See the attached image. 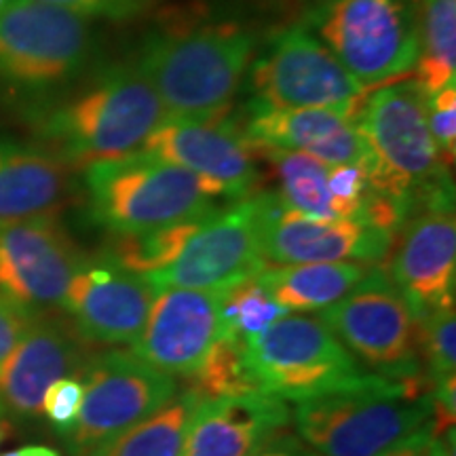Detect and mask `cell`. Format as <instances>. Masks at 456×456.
Listing matches in <instances>:
<instances>
[{"mask_svg":"<svg viewBox=\"0 0 456 456\" xmlns=\"http://www.w3.org/2000/svg\"><path fill=\"white\" fill-rule=\"evenodd\" d=\"M258 38L235 20L186 17L151 30L135 68L144 74L167 118L218 123L235 100Z\"/></svg>","mask_w":456,"mask_h":456,"instance_id":"6da1fadb","label":"cell"},{"mask_svg":"<svg viewBox=\"0 0 456 456\" xmlns=\"http://www.w3.org/2000/svg\"><path fill=\"white\" fill-rule=\"evenodd\" d=\"M294 425L319 456H383L419 433L436 431V406L427 380L368 372L298 402Z\"/></svg>","mask_w":456,"mask_h":456,"instance_id":"7a4b0ae2","label":"cell"},{"mask_svg":"<svg viewBox=\"0 0 456 456\" xmlns=\"http://www.w3.org/2000/svg\"><path fill=\"white\" fill-rule=\"evenodd\" d=\"M357 129L368 146L363 169L370 191L399 205L408 220L431 205H452L448 165L431 135L427 98L416 83L370 95L357 114Z\"/></svg>","mask_w":456,"mask_h":456,"instance_id":"3957f363","label":"cell"},{"mask_svg":"<svg viewBox=\"0 0 456 456\" xmlns=\"http://www.w3.org/2000/svg\"><path fill=\"white\" fill-rule=\"evenodd\" d=\"M89 214L110 235L144 232L218 212V182L144 152L85 165Z\"/></svg>","mask_w":456,"mask_h":456,"instance_id":"277c9868","label":"cell"},{"mask_svg":"<svg viewBox=\"0 0 456 456\" xmlns=\"http://www.w3.org/2000/svg\"><path fill=\"white\" fill-rule=\"evenodd\" d=\"M167 114L135 66L104 68L87 87L45 114L43 138L68 165H87L138 152Z\"/></svg>","mask_w":456,"mask_h":456,"instance_id":"5b68a950","label":"cell"},{"mask_svg":"<svg viewBox=\"0 0 456 456\" xmlns=\"http://www.w3.org/2000/svg\"><path fill=\"white\" fill-rule=\"evenodd\" d=\"M306 20L363 89L414 70L419 60V17L406 0H317Z\"/></svg>","mask_w":456,"mask_h":456,"instance_id":"8992f818","label":"cell"},{"mask_svg":"<svg viewBox=\"0 0 456 456\" xmlns=\"http://www.w3.org/2000/svg\"><path fill=\"white\" fill-rule=\"evenodd\" d=\"M94 55L87 20L41 0L0 7V81L41 94L77 78Z\"/></svg>","mask_w":456,"mask_h":456,"instance_id":"52a82bcc","label":"cell"},{"mask_svg":"<svg viewBox=\"0 0 456 456\" xmlns=\"http://www.w3.org/2000/svg\"><path fill=\"white\" fill-rule=\"evenodd\" d=\"M245 359L260 393L296 403L368 374L319 317H281L245 342Z\"/></svg>","mask_w":456,"mask_h":456,"instance_id":"ba28073f","label":"cell"},{"mask_svg":"<svg viewBox=\"0 0 456 456\" xmlns=\"http://www.w3.org/2000/svg\"><path fill=\"white\" fill-rule=\"evenodd\" d=\"M83 383L81 412L64 444L70 456H87L100 444L142 423L178 393L174 376L152 368L134 351L91 353L77 376Z\"/></svg>","mask_w":456,"mask_h":456,"instance_id":"9c48e42d","label":"cell"},{"mask_svg":"<svg viewBox=\"0 0 456 456\" xmlns=\"http://www.w3.org/2000/svg\"><path fill=\"white\" fill-rule=\"evenodd\" d=\"M275 192H260L209 216L188 239L178 258L163 271L146 275L157 289H231L252 281L269 266L262 237Z\"/></svg>","mask_w":456,"mask_h":456,"instance_id":"30bf717a","label":"cell"},{"mask_svg":"<svg viewBox=\"0 0 456 456\" xmlns=\"http://www.w3.org/2000/svg\"><path fill=\"white\" fill-rule=\"evenodd\" d=\"M319 319L374 374L391 380H425L414 315L385 271L370 269Z\"/></svg>","mask_w":456,"mask_h":456,"instance_id":"8fae6325","label":"cell"},{"mask_svg":"<svg viewBox=\"0 0 456 456\" xmlns=\"http://www.w3.org/2000/svg\"><path fill=\"white\" fill-rule=\"evenodd\" d=\"M249 87L256 102L271 108H338L362 106L363 87L346 72L309 28H281L252 61Z\"/></svg>","mask_w":456,"mask_h":456,"instance_id":"7c38bea8","label":"cell"},{"mask_svg":"<svg viewBox=\"0 0 456 456\" xmlns=\"http://www.w3.org/2000/svg\"><path fill=\"white\" fill-rule=\"evenodd\" d=\"M83 258L55 218L0 224V296L30 315L61 309Z\"/></svg>","mask_w":456,"mask_h":456,"instance_id":"4fadbf2b","label":"cell"},{"mask_svg":"<svg viewBox=\"0 0 456 456\" xmlns=\"http://www.w3.org/2000/svg\"><path fill=\"white\" fill-rule=\"evenodd\" d=\"M157 289L146 277L104 256L83 258L61 300V309L83 340L95 345H134L144 330Z\"/></svg>","mask_w":456,"mask_h":456,"instance_id":"5bb4252c","label":"cell"},{"mask_svg":"<svg viewBox=\"0 0 456 456\" xmlns=\"http://www.w3.org/2000/svg\"><path fill=\"white\" fill-rule=\"evenodd\" d=\"M226 289H159L134 353L169 376H192L220 336Z\"/></svg>","mask_w":456,"mask_h":456,"instance_id":"9a60e30c","label":"cell"},{"mask_svg":"<svg viewBox=\"0 0 456 456\" xmlns=\"http://www.w3.org/2000/svg\"><path fill=\"white\" fill-rule=\"evenodd\" d=\"M89 355L70 319L37 315L0 366V408L20 419L41 414L45 391L60 379H77Z\"/></svg>","mask_w":456,"mask_h":456,"instance_id":"2e32d148","label":"cell"},{"mask_svg":"<svg viewBox=\"0 0 456 456\" xmlns=\"http://www.w3.org/2000/svg\"><path fill=\"white\" fill-rule=\"evenodd\" d=\"M395 235L366 220H315L285 208L279 197L269 209L262 237L265 260L273 265L374 262L391 252Z\"/></svg>","mask_w":456,"mask_h":456,"instance_id":"e0dca14e","label":"cell"},{"mask_svg":"<svg viewBox=\"0 0 456 456\" xmlns=\"http://www.w3.org/2000/svg\"><path fill=\"white\" fill-rule=\"evenodd\" d=\"M454 205H431L408 220L389 266V279L414 319L452 309L456 292Z\"/></svg>","mask_w":456,"mask_h":456,"instance_id":"ac0fdd59","label":"cell"},{"mask_svg":"<svg viewBox=\"0 0 456 456\" xmlns=\"http://www.w3.org/2000/svg\"><path fill=\"white\" fill-rule=\"evenodd\" d=\"M355 110L338 108H271L252 102L243 138L254 151L279 148L317 159L326 167L366 165L368 146L357 129Z\"/></svg>","mask_w":456,"mask_h":456,"instance_id":"d6986e66","label":"cell"},{"mask_svg":"<svg viewBox=\"0 0 456 456\" xmlns=\"http://www.w3.org/2000/svg\"><path fill=\"white\" fill-rule=\"evenodd\" d=\"M254 148L228 123H192L165 118L148 135L138 152L180 165L188 171L218 182L231 199L252 195L260 171L252 157Z\"/></svg>","mask_w":456,"mask_h":456,"instance_id":"ffe728a7","label":"cell"},{"mask_svg":"<svg viewBox=\"0 0 456 456\" xmlns=\"http://www.w3.org/2000/svg\"><path fill=\"white\" fill-rule=\"evenodd\" d=\"M288 423L283 399L266 393L201 397L191 414L180 456H248Z\"/></svg>","mask_w":456,"mask_h":456,"instance_id":"44dd1931","label":"cell"},{"mask_svg":"<svg viewBox=\"0 0 456 456\" xmlns=\"http://www.w3.org/2000/svg\"><path fill=\"white\" fill-rule=\"evenodd\" d=\"M70 195L68 163L41 148L0 140V224L55 218Z\"/></svg>","mask_w":456,"mask_h":456,"instance_id":"7402d4cb","label":"cell"},{"mask_svg":"<svg viewBox=\"0 0 456 456\" xmlns=\"http://www.w3.org/2000/svg\"><path fill=\"white\" fill-rule=\"evenodd\" d=\"M359 262H315V265L266 266L256 277L266 294L285 311L313 313L345 298L368 275Z\"/></svg>","mask_w":456,"mask_h":456,"instance_id":"603a6c76","label":"cell"},{"mask_svg":"<svg viewBox=\"0 0 456 456\" xmlns=\"http://www.w3.org/2000/svg\"><path fill=\"white\" fill-rule=\"evenodd\" d=\"M199 399L201 395L195 389L180 395L175 393L161 410L100 444L87 456H180L191 414Z\"/></svg>","mask_w":456,"mask_h":456,"instance_id":"cb8c5ba5","label":"cell"},{"mask_svg":"<svg viewBox=\"0 0 456 456\" xmlns=\"http://www.w3.org/2000/svg\"><path fill=\"white\" fill-rule=\"evenodd\" d=\"M416 87L431 98L456 81V0H423Z\"/></svg>","mask_w":456,"mask_h":456,"instance_id":"d4e9b609","label":"cell"},{"mask_svg":"<svg viewBox=\"0 0 456 456\" xmlns=\"http://www.w3.org/2000/svg\"><path fill=\"white\" fill-rule=\"evenodd\" d=\"M277 169L281 192L279 201L285 208L315 220H340L336 203L328 188V167L317 159L294 151L258 148Z\"/></svg>","mask_w":456,"mask_h":456,"instance_id":"484cf974","label":"cell"},{"mask_svg":"<svg viewBox=\"0 0 456 456\" xmlns=\"http://www.w3.org/2000/svg\"><path fill=\"white\" fill-rule=\"evenodd\" d=\"M203 220L180 222V224L155 228V231L112 235L102 256L135 275H152L178 258L186 241L195 235Z\"/></svg>","mask_w":456,"mask_h":456,"instance_id":"4316f807","label":"cell"},{"mask_svg":"<svg viewBox=\"0 0 456 456\" xmlns=\"http://www.w3.org/2000/svg\"><path fill=\"white\" fill-rule=\"evenodd\" d=\"M281 305L266 294V289L252 279L226 289L220 306V336L249 342L258 338L273 323L288 315ZM218 336V338H220Z\"/></svg>","mask_w":456,"mask_h":456,"instance_id":"83f0119b","label":"cell"},{"mask_svg":"<svg viewBox=\"0 0 456 456\" xmlns=\"http://www.w3.org/2000/svg\"><path fill=\"white\" fill-rule=\"evenodd\" d=\"M201 397H237L260 393L245 359V342L220 336L205 355L201 368L191 376Z\"/></svg>","mask_w":456,"mask_h":456,"instance_id":"f1b7e54d","label":"cell"},{"mask_svg":"<svg viewBox=\"0 0 456 456\" xmlns=\"http://www.w3.org/2000/svg\"><path fill=\"white\" fill-rule=\"evenodd\" d=\"M416 345H419L420 363H425L429 389L452 385L454 374V345H456V317L452 309H437L416 317Z\"/></svg>","mask_w":456,"mask_h":456,"instance_id":"f546056e","label":"cell"},{"mask_svg":"<svg viewBox=\"0 0 456 456\" xmlns=\"http://www.w3.org/2000/svg\"><path fill=\"white\" fill-rule=\"evenodd\" d=\"M427 121L442 161L452 165L456 155V85L450 83L427 98Z\"/></svg>","mask_w":456,"mask_h":456,"instance_id":"4dcf8cb0","label":"cell"},{"mask_svg":"<svg viewBox=\"0 0 456 456\" xmlns=\"http://www.w3.org/2000/svg\"><path fill=\"white\" fill-rule=\"evenodd\" d=\"M328 188L336 203L338 218H359L362 201L368 192V178L363 165H336L328 169Z\"/></svg>","mask_w":456,"mask_h":456,"instance_id":"1f68e13d","label":"cell"},{"mask_svg":"<svg viewBox=\"0 0 456 456\" xmlns=\"http://www.w3.org/2000/svg\"><path fill=\"white\" fill-rule=\"evenodd\" d=\"M83 383L78 379H60L45 391L43 412L47 414L51 425L55 427L60 436H66L72 429L74 420L81 412L83 403Z\"/></svg>","mask_w":456,"mask_h":456,"instance_id":"d6a6232c","label":"cell"},{"mask_svg":"<svg viewBox=\"0 0 456 456\" xmlns=\"http://www.w3.org/2000/svg\"><path fill=\"white\" fill-rule=\"evenodd\" d=\"M41 3L72 11L81 17H106L112 21H127L144 15L157 0H41Z\"/></svg>","mask_w":456,"mask_h":456,"instance_id":"836d02e7","label":"cell"},{"mask_svg":"<svg viewBox=\"0 0 456 456\" xmlns=\"http://www.w3.org/2000/svg\"><path fill=\"white\" fill-rule=\"evenodd\" d=\"M34 317L37 315H30V313H26L20 306H15L13 302L0 296V366L7 362L11 351L21 340V336H24Z\"/></svg>","mask_w":456,"mask_h":456,"instance_id":"e575fe53","label":"cell"},{"mask_svg":"<svg viewBox=\"0 0 456 456\" xmlns=\"http://www.w3.org/2000/svg\"><path fill=\"white\" fill-rule=\"evenodd\" d=\"M448 452L446 444L436 436V431H423L419 436L410 437L403 444H399L383 456H452Z\"/></svg>","mask_w":456,"mask_h":456,"instance_id":"d590c367","label":"cell"},{"mask_svg":"<svg viewBox=\"0 0 456 456\" xmlns=\"http://www.w3.org/2000/svg\"><path fill=\"white\" fill-rule=\"evenodd\" d=\"M248 456H319L311 446H306L305 442L298 437L289 436V433H281V436L271 437L269 442L262 444L258 450H254Z\"/></svg>","mask_w":456,"mask_h":456,"instance_id":"8d00e7d4","label":"cell"},{"mask_svg":"<svg viewBox=\"0 0 456 456\" xmlns=\"http://www.w3.org/2000/svg\"><path fill=\"white\" fill-rule=\"evenodd\" d=\"M3 456H61V454L57 452V450L47 448V446H24Z\"/></svg>","mask_w":456,"mask_h":456,"instance_id":"74e56055","label":"cell"},{"mask_svg":"<svg viewBox=\"0 0 456 456\" xmlns=\"http://www.w3.org/2000/svg\"><path fill=\"white\" fill-rule=\"evenodd\" d=\"M4 3H7V0H0V7H3V4H4Z\"/></svg>","mask_w":456,"mask_h":456,"instance_id":"f35d334b","label":"cell"},{"mask_svg":"<svg viewBox=\"0 0 456 456\" xmlns=\"http://www.w3.org/2000/svg\"><path fill=\"white\" fill-rule=\"evenodd\" d=\"M0 437H3V429H0Z\"/></svg>","mask_w":456,"mask_h":456,"instance_id":"ab89813d","label":"cell"}]
</instances>
